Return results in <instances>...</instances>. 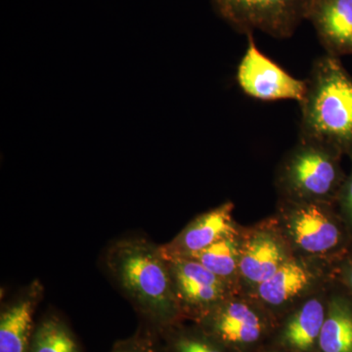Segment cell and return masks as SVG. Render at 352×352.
<instances>
[{
  "label": "cell",
  "instance_id": "obj_1",
  "mask_svg": "<svg viewBox=\"0 0 352 352\" xmlns=\"http://www.w3.org/2000/svg\"><path fill=\"white\" fill-rule=\"evenodd\" d=\"M103 261L109 276L131 303L142 323L160 333L184 320L161 245L138 236L122 238L109 245Z\"/></svg>",
  "mask_w": 352,
  "mask_h": 352
},
{
  "label": "cell",
  "instance_id": "obj_2",
  "mask_svg": "<svg viewBox=\"0 0 352 352\" xmlns=\"http://www.w3.org/2000/svg\"><path fill=\"white\" fill-rule=\"evenodd\" d=\"M300 104V138L352 157V78L339 57L326 54L314 62Z\"/></svg>",
  "mask_w": 352,
  "mask_h": 352
},
{
  "label": "cell",
  "instance_id": "obj_3",
  "mask_svg": "<svg viewBox=\"0 0 352 352\" xmlns=\"http://www.w3.org/2000/svg\"><path fill=\"white\" fill-rule=\"evenodd\" d=\"M294 254L336 263L351 251L337 204L280 200L273 214Z\"/></svg>",
  "mask_w": 352,
  "mask_h": 352
},
{
  "label": "cell",
  "instance_id": "obj_4",
  "mask_svg": "<svg viewBox=\"0 0 352 352\" xmlns=\"http://www.w3.org/2000/svg\"><path fill=\"white\" fill-rule=\"evenodd\" d=\"M342 156L329 146L300 138L278 166L275 187L280 200L337 204L346 178Z\"/></svg>",
  "mask_w": 352,
  "mask_h": 352
},
{
  "label": "cell",
  "instance_id": "obj_5",
  "mask_svg": "<svg viewBox=\"0 0 352 352\" xmlns=\"http://www.w3.org/2000/svg\"><path fill=\"white\" fill-rule=\"evenodd\" d=\"M195 323L233 352H259L272 342L280 321L256 296L240 291Z\"/></svg>",
  "mask_w": 352,
  "mask_h": 352
},
{
  "label": "cell",
  "instance_id": "obj_6",
  "mask_svg": "<svg viewBox=\"0 0 352 352\" xmlns=\"http://www.w3.org/2000/svg\"><path fill=\"white\" fill-rule=\"evenodd\" d=\"M336 263L295 256L251 295L281 321L303 300L335 283Z\"/></svg>",
  "mask_w": 352,
  "mask_h": 352
},
{
  "label": "cell",
  "instance_id": "obj_7",
  "mask_svg": "<svg viewBox=\"0 0 352 352\" xmlns=\"http://www.w3.org/2000/svg\"><path fill=\"white\" fill-rule=\"evenodd\" d=\"M217 15L239 34L292 38L305 21L308 0H212Z\"/></svg>",
  "mask_w": 352,
  "mask_h": 352
},
{
  "label": "cell",
  "instance_id": "obj_8",
  "mask_svg": "<svg viewBox=\"0 0 352 352\" xmlns=\"http://www.w3.org/2000/svg\"><path fill=\"white\" fill-rule=\"evenodd\" d=\"M276 220L271 215L251 226H241L239 284L252 294L287 261L294 258Z\"/></svg>",
  "mask_w": 352,
  "mask_h": 352
},
{
  "label": "cell",
  "instance_id": "obj_9",
  "mask_svg": "<svg viewBox=\"0 0 352 352\" xmlns=\"http://www.w3.org/2000/svg\"><path fill=\"white\" fill-rule=\"evenodd\" d=\"M182 318L197 322L240 292L201 264L184 258H166Z\"/></svg>",
  "mask_w": 352,
  "mask_h": 352
},
{
  "label": "cell",
  "instance_id": "obj_10",
  "mask_svg": "<svg viewBox=\"0 0 352 352\" xmlns=\"http://www.w3.org/2000/svg\"><path fill=\"white\" fill-rule=\"evenodd\" d=\"M248 47L237 71L242 91L261 101L295 100L300 103L307 80H298L258 50L254 34L247 36Z\"/></svg>",
  "mask_w": 352,
  "mask_h": 352
},
{
  "label": "cell",
  "instance_id": "obj_11",
  "mask_svg": "<svg viewBox=\"0 0 352 352\" xmlns=\"http://www.w3.org/2000/svg\"><path fill=\"white\" fill-rule=\"evenodd\" d=\"M333 286L309 296L284 316L271 344L289 352H317Z\"/></svg>",
  "mask_w": 352,
  "mask_h": 352
},
{
  "label": "cell",
  "instance_id": "obj_12",
  "mask_svg": "<svg viewBox=\"0 0 352 352\" xmlns=\"http://www.w3.org/2000/svg\"><path fill=\"white\" fill-rule=\"evenodd\" d=\"M234 204L226 201L189 222L166 244L161 245L166 258H186L237 232L240 226L233 217Z\"/></svg>",
  "mask_w": 352,
  "mask_h": 352
},
{
  "label": "cell",
  "instance_id": "obj_13",
  "mask_svg": "<svg viewBox=\"0 0 352 352\" xmlns=\"http://www.w3.org/2000/svg\"><path fill=\"white\" fill-rule=\"evenodd\" d=\"M44 288L34 280L21 289L0 311V352H30L34 335V317L43 300Z\"/></svg>",
  "mask_w": 352,
  "mask_h": 352
},
{
  "label": "cell",
  "instance_id": "obj_14",
  "mask_svg": "<svg viewBox=\"0 0 352 352\" xmlns=\"http://www.w3.org/2000/svg\"><path fill=\"white\" fill-rule=\"evenodd\" d=\"M305 21L327 54L352 55V0H308Z\"/></svg>",
  "mask_w": 352,
  "mask_h": 352
},
{
  "label": "cell",
  "instance_id": "obj_15",
  "mask_svg": "<svg viewBox=\"0 0 352 352\" xmlns=\"http://www.w3.org/2000/svg\"><path fill=\"white\" fill-rule=\"evenodd\" d=\"M319 336L317 352H352V307L346 296L333 293Z\"/></svg>",
  "mask_w": 352,
  "mask_h": 352
},
{
  "label": "cell",
  "instance_id": "obj_16",
  "mask_svg": "<svg viewBox=\"0 0 352 352\" xmlns=\"http://www.w3.org/2000/svg\"><path fill=\"white\" fill-rule=\"evenodd\" d=\"M241 226L237 232L222 238L203 251L196 252L184 258L192 259L201 264L227 283L236 288L239 284Z\"/></svg>",
  "mask_w": 352,
  "mask_h": 352
},
{
  "label": "cell",
  "instance_id": "obj_17",
  "mask_svg": "<svg viewBox=\"0 0 352 352\" xmlns=\"http://www.w3.org/2000/svg\"><path fill=\"white\" fill-rule=\"evenodd\" d=\"M183 320L159 333L164 352H233L195 322Z\"/></svg>",
  "mask_w": 352,
  "mask_h": 352
},
{
  "label": "cell",
  "instance_id": "obj_18",
  "mask_svg": "<svg viewBox=\"0 0 352 352\" xmlns=\"http://www.w3.org/2000/svg\"><path fill=\"white\" fill-rule=\"evenodd\" d=\"M30 352H82V349L64 319L50 314L36 324Z\"/></svg>",
  "mask_w": 352,
  "mask_h": 352
},
{
  "label": "cell",
  "instance_id": "obj_19",
  "mask_svg": "<svg viewBox=\"0 0 352 352\" xmlns=\"http://www.w3.org/2000/svg\"><path fill=\"white\" fill-rule=\"evenodd\" d=\"M110 352H164L159 333L141 323L133 335L116 342Z\"/></svg>",
  "mask_w": 352,
  "mask_h": 352
},
{
  "label": "cell",
  "instance_id": "obj_20",
  "mask_svg": "<svg viewBox=\"0 0 352 352\" xmlns=\"http://www.w3.org/2000/svg\"><path fill=\"white\" fill-rule=\"evenodd\" d=\"M337 207L342 219L346 220L347 226L352 229V171L340 189Z\"/></svg>",
  "mask_w": 352,
  "mask_h": 352
},
{
  "label": "cell",
  "instance_id": "obj_21",
  "mask_svg": "<svg viewBox=\"0 0 352 352\" xmlns=\"http://www.w3.org/2000/svg\"><path fill=\"white\" fill-rule=\"evenodd\" d=\"M336 280L344 285L352 295V254L351 252L336 263Z\"/></svg>",
  "mask_w": 352,
  "mask_h": 352
},
{
  "label": "cell",
  "instance_id": "obj_22",
  "mask_svg": "<svg viewBox=\"0 0 352 352\" xmlns=\"http://www.w3.org/2000/svg\"><path fill=\"white\" fill-rule=\"evenodd\" d=\"M259 352H289L286 349H282V347L275 346V344H270V346L264 347L263 351Z\"/></svg>",
  "mask_w": 352,
  "mask_h": 352
}]
</instances>
